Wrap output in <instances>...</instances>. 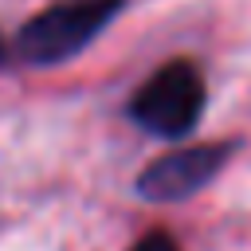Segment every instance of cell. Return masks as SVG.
<instances>
[{"instance_id": "1", "label": "cell", "mask_w": 251, "mask_h": 251, "mask_svg": "<svg viewBox=\"0 0 251 251\" xmlns=\"http://www.w3.org/2000/svg\"><path fill=\"white\" fill-rule=\"evenodd\" d=\"M122 4L126 0H59L20 27L16 55L31 67L67 63L122 12Z\"/></svg>"}, {"instance_id": "2", "label": "cell", "mask_w": 251, "mask_h": 251, "mask_svg": "<svg viewBox=\"0 0 251 251\" xmlns=\"http://www.w3.org/2000/svg\"><path fill=\"white\" fill-rule=\"evenodd\" d=\"M204 114V75L188 59L165 63L129 98V118L157 137H184Z\"/></svg>"}, {"instance_id": "3", "label": "cell", "mask_w": 251, "mask_h": 251, "mask_svg": "<svg viewBox=\"0 0 251 251\" xmlns=\"http://www.w3.org/2000/svg\"><path fill=\"white\" fill-rule=\"evenodd\" d=\"M235 153L231 141H216V145H192V149H176L157 157L153 165L141 169L137 176V196L153 200V204H173V200H188L196 196L204 184H212L220 176V169L227 165V157Z\"/></svg>"}, {"instance_id": "4", "label": "cell", "mask_w": 251, "mask_h": 251, "mask_svg": "<svg viewBox=\"0 0 251 251\" xmlns=\"http://www.w3.org/2000/svg\"><path fill=\"white\" fill-rule=\"evenodd\" d=\"M129 251H180V247L173 243V235H165V231H149V235H141Z\"/></svg>"}, {"instance_id": "5", "label": "cell", "mask_w": 251, "mask_h": 251, "mask_svg": "<svg viewBox=\"0 0 251 251\" xmlns=\"http://www.w3.org/2000/svg\"><path fill=\"white\" fill-rule=\"evenodd\" d=\"M0 55H4V47H0Z\"/></svg>"}]
</instances>
